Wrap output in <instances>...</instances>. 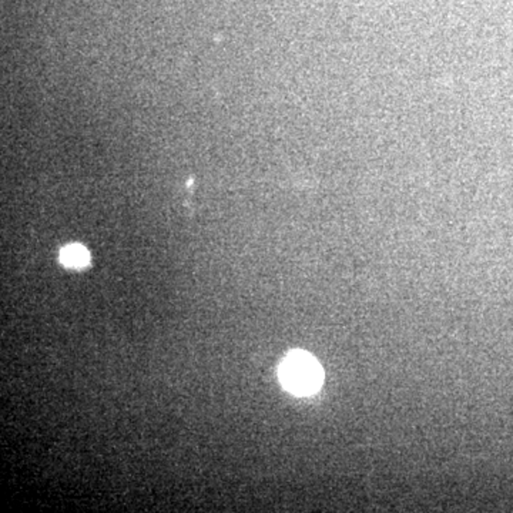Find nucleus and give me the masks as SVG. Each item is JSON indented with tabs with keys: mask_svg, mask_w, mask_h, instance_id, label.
<instances>
[{
	"mask_svg": "<svg viewBox=\"0 0 513 513\" xmlns=\"http://www.w3.org/2000/svg\"><path fill=\"white\" fill-rule=\"evenodd\" d=\"M323 368L314 357L302 351L291 352L279 367L282 386L295 395H311L323 384Z\"/></svg>",
	"mask_w": 513,
	"mask_h": 513,
	"instance_id": "1",
	"label": "nucleus"
},
{
	"mask_svg": "<svg viewBox=\"0 0 513 513\" xmlns=\"http://www.w3.org/2000/svg\"><path fill=\"white\" fill-rule=\"evenodd\" d=\"M60 258L64 265L79 268V267H84L88 264L90 254L84 247H81L79 244H73V246H67L66 248L62 250Z\"/></svg>",
	"mask_w": 513,
	"mask_h": 513,
	"instance_id": "2",
	"label": "nucleus"
}]
</instances>
